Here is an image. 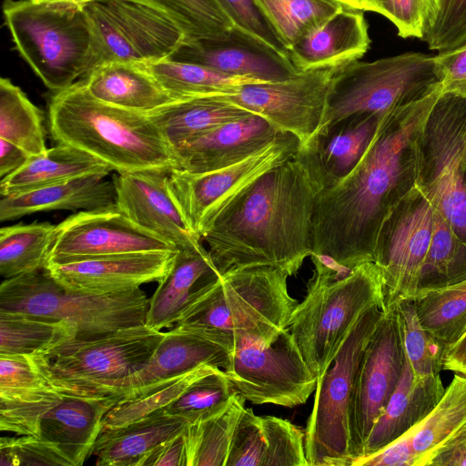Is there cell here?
<instances>
[{"mask_svg":"<svg viewBox=\"0 0 466 466\" xmlns=\"http://www.w3.org/2000/svg\"><path fill=\"white\" fill-rule=\"evenodd\" d=\"M188 423L160 412L122 428L100 432L92 451L98 466H139L159 444L184 432Z\"/></svg>","mask_w":466,"mask_h":466,"instance_id":"32","label":"cell"},{"mask_svg":"<svg viewBox=\"0 0 466 466\" xmlns=\"http://www.w3.org/2000/svg\"><path fill=\"white\" fill-rule=\"evenodd\" d=\"M340 67L299 71L284 80L247 84L233 93L216 96L264 117L304 147L322 126L331 84Z\"/></svg>","mask_w":466,"mask_h":466,"instance_id":"16","label":"cell"},{"mask_svg":"<svg viewBox=\"0 0 466 466\" xmlns=\"http://www.w3.org/2000/svg\"><path fill=\"white\" fill-rule=\"evenodd\" d=\"M219 276L203 245L177 249L172 267L149 299L146 324L157 330L174 327L203 289Z\"/></svg>","mask_w":466,"mask_h":466,"instance_id":"27","label":"cell"},{"mask_svg":"<svg viewBox=\"0 0 466 466\" xmlns=\"http://www.w3.org/2000/svg\"><path fill=\"white\" fill-rule=\"evenodd\" d=\"M148 304L140 288L113 294L83 293L65 288L46 269L5 279L0 286V310L69 321L78 337L146 324Z\"/></svg>","mask_w":466,"mask_h":466,"instance_id":"9","label":"cell"},{"mask_svg":"<svg viewBox=\"0 0 466 466\" xmlns=\"http://www.w3.org/2000/svg\"><path fill=\"white\" fill-rule=\"evenodd\" d=\"M52 138L97 157L117 173L177 167L173 151L146 114L104 103L82 80L48 102Z\"/></svg>","mask_w":466,"mask_h":466,"instance_id":"3","label":"cell"},{"mask_svg":"<svg viewBox=\"0 0 466 466\" xmlns=\"http://www.w3.org/2000/svg\"><path fill=\"white\" fill-rule=\"evenodd\" d=\"M254 1L287 50L344 8L333 0Z\"/></svg>","mask_w":466,"mask_h":466,"instance_id":"42","label":"cell"},{"mask_svg":"<svg viewBox=\"0 0 466 466\" xmlns=\"http://www.w3.org/2000/svg\"><path fill=\"white\" fill-rule=\"evenodd\" d=\"M234 27L289 57L288 50L280 43L254 0H218Z\"/></svg>","mask_w":466,"mask_h":466,"instance_id":"53","label":"cell"},{"mask_svg":"<svg viewBox=\"0 0 466 466\" xmlns=\"http://www.w3.org/2000/svg\"><path fill=\"white\" fill-rule=\"evenodd\" d=\"M464 279L466 243L435 209L431 241L419 275L417 292L452 285Z\"/></svg>","mask_w":466,"mask_h":466,"instance_id":"41","label":"cell"},{"mask_svg":"<svg viewBox=\"0 0 466 466\" xmlns=\"http://www.w3.org/2000/svg\"><path fill=\"white\" fill-rule=\"evenodd\" d=\"M423 41L440 52L466 43V0H438L437 9Z\"/></svg>","mask_w":466,"mask_h":466,"instance_id":"50","label":"cell"},{"mask_svg":"<svg viewBox=\"0 0 466 466\" xmlns=\"http://www.w3.org/2000/svg\"><path fill=\"white\" fill-rule=\"evenodd\" d=\"M119 400L61 395L40 416L35 437L53 443L72 466L92 455L105 414Z\"/></svg>","mask_w":466,"mask_h":466,"instance_id":"24","label":"cell"},{"mask_svg":"<svg viewBox=\"0 0 466 466\" xmlns=\"http://www.w3.org/2000/svg\"><path fill=\"white\" fill-rule=\"evenodd\" d=\"M444 390L440 374L417 378L405 358L400 379L368 437L362 456L376 452L420 423Z\"/></svg>","mask_w":466,"mask_h":466,"instance_id":"29","label":"cell"},{"mask_svg":"<svg viewBox=\"0 0 466 466\" xmlns=\"http://www.w3.org/2000/svg\"><path fill=\"white\" fill-rule=\"evenodd\" d=\"M218 367L203 365L185 375L117 401L104 416L101 431L116 430L163 412L198 378Z\"/></svg>","mask_w":466,"mask_h":466,"instance_id":"43","label":"cell"},{"mask_svg":"<svg viewBox=\"0 0 466 466\" xmlns=\"http://www.w3.org/2000/svg\"><path fill=\"white\" fill-rule=\"evenodd\" d=\"M82 81L96 99L146 115L177 101L139 63L106 62Z\"/></svg>","mask_w":466,"mask_h":466,"instance_id":"30","label":"cell"},{"mask_svg":"<svg viewBox=\"0 0 466 466\" xmlns=\"http://www.w3.org/2000/svg\"><path fill=\"white\" fill-rule=\"evenodd\" d=\"M441 365V370L466 376V331L455 343L443 350Z\"/></svg>","mask_w":466,"mask_h":466,"instance_id":"58","label":"cell"},{"mask_svg":"<svg viewBox=\"0 0 466 466\" xmlns=\"http://www.w3.org/2000/svg\"><path fill=\"white\" fill-rule=\"evenodd\" d=\"M299 140L281 133L245 159L226 167L193 173L169 171L172 192L191 228L201 238L216 220L262 175L297 155Z\"/></svg>","mask_w":466,"mask_h":466,"instance_id":"13","label":"cell"},{"mask_svg":"<svg viewBox=\"0 0 466 466\" xmlns=\"http://www.w3.org/2000/svg\"><path fill=\"white\" fill-rule=\"evenodd\" d=\"M422 327L444 350L466 331V279L418 291L413 298Z\"/></svg>","mask_w":466,"mask_h":466,"instance_id":"37","label":"cell"},{"mask_svg":"<svg viewBox=\"0 0 466 466\" xmlns=\"http://www.w3.org/2000/svg\"><path fill=\"white\" fill-rule=\"evenodd\" d=\"M235 394L225 371L216 368L195 380L163 412L188 424L202 421L223 411Z\"/></svg>","mask_w":466,"mask_h":466,"instance_id":"45","label":"cell"},{"mask_svg":"<svg viewBox=\"0 0 466 466\" xmlns=\"http://www.w3.org/2000/svg\"><path fill=\"white\" fill-rule=\"evenodd\" d=\"M404 363L400 318L394 307L386 309L356 372L350 404L351 461L363 455L368 437L400 379Z\"/></svg>","mask_w":466,"mask_h":466,"instance_id":"17","label":"cell"},{"mask_svg":"<svg viewBox=\"0 0 466 466\" xmlns=\"http://www.w3.org/2000/svg\"><path fill=\"white\" fill-rule=\"evenodd\" d=\"M165 332L147 324L90 337L75 336L29 358L61 395L122 400L130 378L149 360Z\"/></svg>","mask_w":466,"mask_h":466,"instance_id":"6","label":"cell"},{"mask_svg":"<svg viewBox=\"0 0 466 466\" xmlns=\"http://www.w3.org/2000/svg\"><path fill=\"white\" fill-rule=\"evenodd\" d=\"M176 250L177 248L173 244L137 226L115 207L79 211L58 224L48 263L128 253Z\"/></svg>","mask_w":466,"mask_h":466,"instance_id":"18","label":"cell"},{"mask_svg":"<svg viewBox=\"0 0 466 466\" xmlns=\"http://www.w3.org/2000/svg\"><path fill=\"white\" fill-rule=\"evenodd\" d=\"M105 177L87 176L21 194L0 196V221H11L37 212L115 208V185L113 180Z\"/></svg>","mask_w":466,"mask_h":466,"instance_id":"28","label":"cell"},{"mask_svg":"<svg viewBox=\"0 0 466 466\" xmlns=\"http://www.w3.org/2000/svg\"><path fill=\"white\" fill-rule=\"evenodd\" d=\"M57 225L33 222L0 229V274L4 279L43 270L56 242Z\"/></svg>","mask_w":466,"mask_h":466,"instance_id":"36","label":"cell"},{"mask_svg":"<svg viewBox=\"0 0 466 466\" xmlns=\"http://www.w3.org/2000/svg\"><path fill=\"white\" fill-rule=\"evenodd\" d=\"M441 82L434 56L424 53L406 52L372 62L356 60L336 73L320 129L358 114L383 117L424 98Z\"/></svg>","mask_w":466,"mask_h":466,"instance_id":"8","label":"cell"},{"mask_svg":"<svg viewBox=\"0 0 466 466\" xmlns=\"http://www.w3.org/2000/svg\"><path fill=\"white\" fill-rule=\"evenodd\" d=\"M430 466H466V431L436 456Z\"/></svg>","mask_w":466,"mask_h":466,"instance_id":"59","label":"cell"},{"mask_svg":"<svg viewBox=\"0 0 466 466\" xmlns=\"http://www.w3.org/2000/svg\"><path fill=\"white\" fill-rule=\"evenodd\" d=\"M170 58L261 83L284 80L299 72L288 56L235 27L219 37L187 42Z\"/></svg>","mask_w":466,"mask_h":466,"instance_id":"21","label":"cell"},{"mask_svg":"<svg viewBox=\"0 0 466 466\" xmlns=\"http://www.w3.org/2000/svg\"><path fill=\"white\" fill-rule=\"evenodd\" d=\"M265 441L264 466H309L302 431L288 420L260 417Z\"/></svg>","mask_w":466,"mask_h":466,"instance_id":"47","label":"cell"},{"mask_svg":"<svg viewBox=\"0 0 466 466\" xmlns=\"http://www.w3.org/2000/svg\"><path fill=\"white\" fill-rule=\"evenodd\" d=\"M466 431V376L454 374L429 415L413 431L415 466H430L433 459Z\"/></svg>","mask_w":466,"mask_h":466,"instance_id":"34","label":"cell"},{"mask_svg":"<svg viewBox=\"0 0 466 466\" xmlns=\"http://www.w3.org/2000/svg\"><path fill=\"white\" fill-rule=\"evenodd\" d=\"M281 133L264 117L251 114L219 125L176 148L177 167L193 173L220 169L265 147Z\"/></svg>","mask_w":466,"mask_h":466,"instance_id":"22","label":"cell"},{"mask_svg":"<svg viewBox=\"0 0 466 466\" xmlns=\"http://www.w3.org/2000/svg\"><path fill=\"white\" fill-rule=\"evenodd\" d=\"M438 0H366L363 11L389 19L402 38L423 40L437 9Z\"/></svg>","mask_w":466,"mask_h":466,"instance_id":"48","label":"cell"},{"mask_svg":"<svg viewBox=\"0 0 466 466\" xmlns=\"http://www.w3.org/2000/svg\"><path fill=\"white\" fill-rule=\"evenodd\" d=\"M0 178L15 173L25 166L32 157L18 146L0 139Z\"/></svg>","mask_w":466,"mask_h":466,"instance_id":"57","label":"cell"},{"mask_svg":"<svg viewBox=\"0 0 466 466\" xmlns=\"http://www.w3.org/2000/svg\"><path fill=\"white\" fill-rule=\"evenodd\" d=\"M139 466H187L185 431L157 446Z\"/></svg>","mask_w":466,"mask_h":466,"instance_id":"56","label":"cell"},{"mask_svg":"<svg viewBox=\"0 0 466 466\" xmlns=\"http://www.w3.org/2000/svg\"><path fill=\"white\" fill-rule=\"evenodd\" d=\"M152 7L177 25L187 42L224 35L233 24L218 0H129Z\"/></svg>","mask_w":466,"mask_h":466,"instance_id":"44","label":"cell"},{"mask_svg":"<svg viewBox=\"0 0 466 466\" xmlns=\"http://www.w3.org/2000/svg\"><path fill=\"white\" fill-rule=\"evenodd\" d=\"M245 401L236 393L219 414L187 425V466H226L236 427L246 409Z\"/></svg>","mask_w":466,"mask_h":466,"instance_id":"40","label":"cell"},{"mask_svg":"<svg viewBox=\"0 0 466 466\" xmlns=\"http://www.w3.org/2000/svg\"><path fill=\"white\" fill-rule=\"evenodd\" d=\"M139 64L176 100L230 94L243 85L261 83L173 58Z\"/></svg>","mask_w":466,"mask_h":466,"instance_id":"35","label":"cell"},{"mask_svg":"<svg viewBox=\"0 0 466 466\" xmlns=\"http://www.w3.org/2000/svg\"><path fill=\"white\" fill-rule=\"evenodd\" d=\"M37 4H66L84 7L95 0H31Z\"/></svg>","mask_w":466,"mask_h":466,"instance_id":"60","label":"cell"},{"mask_svg":"<svg viewBox=\"0 0 466 466\" xmlns=\"http://www.w3.org/2000/svg\"><path fill=\"white\" fill-rule=\"evenodd\" d=\"M234 348L204 334L173 327L165 332L147 363L129 380L127 394H137L203 365L228 370ZM124 397V398H125Z\"/></svg>","mask_w":466,"mask_h":466,"instance_id":"23","label":"cell"},{"mask_svg":"<svg viewBox=\"0 0 466 466\" xmlns=\"http://www.w3.org/2000/svg\"><path fill=\"white\" fill-rule=\"evenodd\" d=\"M414 428L376 452L354 459L350 466H415Z\"/></svg>","mask_w":466,"mask_h":466,"instance_id":"54","label":"cell"},{"mask_svg":"<svg viewBox=\"0 0 466 466\" xmlns=\"http://www.w3.org/2000/svg\"><path fill=\"white\" fill-rule=\"evenodd\" d=\"M358 1L361 4L362 11H363L364 5H365L366 0H358ZM363 12H364V11H363Z\"/></svg>","mask_w":466,"mask_h":466,"instance_id":"62","label":"cell"},{"mask_svg":"<svg viewBox=\"0 0 466 466\" xmlns=\"http://www.w3.org/2000/svg\"><path fill=\"white\" fill-rule=\"evenodd\" d=\"M333 1L338 2L346 9L362 11L361 4L358 0H333Z\"/></svg>","mask_w":466,"mask_h":466,"instance_id":"61","label":"cell"},{"mask_svg":"<svg viewBox=\"0 0 466 466\" xmlns=\"http://www.w3.org/2000/svg\"><path fill=\"white\" fill-rule=\"evenodd\" d=\"M176 251H148L48 263L46 272L65 288L89 294H113L158 282L173 265Z\"/></svg>","mask_w":466,"mask_h":466,"instance_id":"20","label":"cell"},{"mask_svg":"<svg viewBox=\"0 0 466 466\" xmlns=\"http://www.w3.org/2000/svg\"><path fill=\"white\" fill-rule=\"evenodd\" d=\"M370 45L360 10L342 8L288 50L298 71L340 67L359 60Z\"/></svg>","mask_w":466,"mask_h":466,"instance_id":"26","label":"cell"},{"mask_svg":"<svg viewBox=\"0 0 466 466\" xmlns=\"http://www.w3.org/2000/svg\"><path fill=\"white\" fill-rule=\"evenodd\" d=\"M320 189L300 148L262 175L202 238L219 275L261 266L296 274L313 252L314 206Z\"/></svg>","mask_w":466,"mask_h":466,"instance_id":"2","label":"cell"},{"mask_svg":"<svg viewBox=\"0 0 466 466\" xmlns=\"http://www.w3.org/2000/svg\"><path fill=\"white\" fill-rule=\"evenodd\" d=\"M310 258L313 274L287 329L319 380L360 316L385 305L382 275L373 261L349 268L323 255L312 253Z\"/></svg>","mask_w":466,"mask_h":466,"instance_id":"4","label":"cell"},{"mask_svg":"<svg viewBox=\"0 0 466 466\" xmlns=\"http://www.w3.org/2000/svg\"><path fill=\"white\" fill-rule=\"evenodd\" d=\"M83 8L92 38L89 73L106 62L170 58L187 42L171 19L135 1L95 0Z\"/></svg>","mask_w":466,"mask_h":466,"instance_id":"12","label":"cell"},{"mask_svg":"<svg viewBox=\"0 0 466 466\" xmlns=\"http://www.w3.org/2000/svg\"><path fill=\"white\" fill-rule=\"evenodd\" d=\"M289 277L273 267L233 268L210 282L174 326L229 343L246 338L273 342L299 304Z\"/></svg>","mask_w":466,"mask_h":466,"instance_id":"5","label":"cell"},{"mask_svg":"<svg viewBox=\"0 0 466 466\" xmlns=\"http://www.w3.org/2000/svg\"><path fill=\"white\" fill-rule=\"evenodd\" d=\"M52 390L28 355L0 354V400L37 398Z\"/></svg>","mask_w":466,"mask_h":466,"instance_id":"49","label":"cell"},{"mask_svg":"<svg viewBox=\"0 0 466 466\" xmlns=\"http://www.w3.org/2000/svg\"><path fill=\"white\" fill-rule=\"evenodd\" d=\"M3 12L16 50L47 88L63 90L89 74L92 38L83 7L5 0Z\"/></svg>","mask_w":466,"mask_h":466,"instance_id":"7","label":"cell"},{"mask_svg":"<svg viewBox=\"0 0 466 466\" xmlns=\"http://www.w3.org/2000/svg\"><path fill=\"white\" fill-rule=\"evenodd\" d=\"M113 169L106 163L74 146L57 143L45 153L32 156L15 173L1 179L0 196H11L72 179L102 175Z\"/></svg>","mask_w":466,"mask_h":466,"instance_id":"31","label":"cell"},{"mask_svg":"<svg viewBox=\"0 0 466 466\" xmlns=\"http://www.w3.org/2000/svg\"><path fill=\"white\" fill-rule=\"evenodd\" d=\"M77 334L66 320L0 310V354L34 355Z\"/></svg>","mask_w":466,"mask_h":466,"instance_id":"38","label":"cell"},{"mask_svg":"<svg viewBox=\"0 0 466 466\" xmlns=\"http://www.w3.org/2000/svg\"><path fill=\"white\" fill-rule=\"evenodd\" d=\"M264 455L260 416L245 409L236 427L226 466H264Z\"/></svg>","mask_w":466,"mask_h":466,"instance_id":"52","label":"cell"},{"mask_svg":"<svg viewBox=\"0 0 466 466\" xmlns=\"http://www.w3.org/2000/svg\"><path fill=\"white\" fill-rule=\"evenodd\" d=\"M224 371L234 391L253 404L300 405L318 382L287 329L270 344L236 339L231 365Z\"/></svg>","mask_w":466,"mask_h":466,"instance_id":"14","label":"cell"},{"mask_svg":"<svg viewBox=\"0 0 466 466\" xmlns=\"http://www.w3.org/2000/svg\"><path fill=\"white\" fill-rule=\"evenodd\" d=\"M416 187L466 243V98L441 91L420 139Z\"/></svg>","mask_w":466,"mask_h":466,"instance_id":"11","label":"cell"},{"mask_svg":"<svg viewBox=\"0 0 466 466\" xmlns=\"http://www.w3.org/2000/svg\"><path fill=\"white\" fill-rule=\"evenodd\" d=\"M251 114L214 95L177 100L147 116L174 151L219 125Z\"/></svg>","mask_w":466,"mask_h":466,"instance_id":"33","label":"cell"},{"mask_svg":"<svg viewBox=\"0 0 466 466\" xmlns=\"http://www.w3.org/2000/svg\"><path fill=\"white\" fill-rule=\"evenodd\" d=\"M169 171L116 172L112 179L116 208L137 226L177 249L199 247L202 238L187 223L172 192Z\"/></svg>","mask_w":466,"mask_h":466,"instance_id":"19","label":"cell"},{"mask_svg":"<svg viewBox=\"0 0 466 466\" xmlns=\"http://www.w3.org/2000/svg\"><path fill=\"white\" fill-rule=\"evenodd\" d=\"M374 306L353 326L335 359L318 380L304 446L309 466H350V404L363 352L385 315Z\"/></svg>","mask_w":466,"mask_h":466,"instance_id":"10","label":"cell"},{"mask_svg":"<svg viewBox=\"0 0 466 466\" xmlns=\"http://www.w3.org/2000/svg\"><path fill=\"white\" fill-rule=\"evenodd\" d=\"M398 309L405 358L417 378L439 375L443 350L422 327L413 299L400 301Z\"/></svg>","mask_w":466,"mask_h":466,"instance_id":"46","label":"cell"},{"mask_svg":"<svg viewBox=\"0 0 466 466\" xmlns=\"http://www.w3.org/2000/svg\"><path fill=\"white\" fill-rule=\"evenodd\" d=\"M442 76V91L466 98V43L434 56Z\"/></svg>","mask_w":466,"mask_h":466,"instance_id":"55","label":"cell"},{"mask_svg":"<svg viewBox=\"0 0 466 466\" xmlns=\"http://www.w3.org/2000/svg\"><path fill=\"white\" fill-rule=\"evenodd\" d=\"M381 118L373 114L353 115L321 128L300 147L321 189L341 180L358 165Z\"/></svg>","mask_w":466,"mask_h":466,"instance_id":"25","label":"cell"},{"mask_svg":"<svg viewBox=\"0 0 466 466\" xmlns=\"http://www.w3.org/2000/svg\"><path fill=\"white\" fill-rule=\"evenodd\" d=\"M441 91L384 116L358 165L318 193L312 253L349 268L374 260L385 218L416 186L420 136Z\"/></svg>","mask_w":466,"mask_h":466,"instance_id":"1","label":"cell"},{"mask_svg":"<svg viewBox=\"0 0 466 466\" xmlns=\"http://www.w3.org/2000/svg\"><path fill=\"white\" fill-rule=\"evenodd\" d=\"M434 213L431 203L415 186L385 218L373 260L382 275L385 309L413 299L431 241Z\"/></svg>","mask_w":466,"mask_h":466,"instance_id":"15","label":"cell"},{"mask_svg":"<svg viewBox=\"0 0 466 466\" xmlns=\"http://www.w3.org/2000/svg\"><path fill=\"white\" fill-rule=\"evenodd\" d=\"M43 111L10 79H0V139L11 142L30 156L45 153Z\"/></svg>","mask_w":466,"mask_h":466,"instance_id":"39","label":"cell"},{"mask_svg":"<svg viewBox=\"0 0 466 466\" xmlns=\"http://www.w3.org/2000/svg\"><path fill=\"white\" fill-rule=\"evenodd\" d=\"M72 466L58 448L37 437L0 439V466Z\"/></svg>","mask_w":466,"mask_h":466,"instance_id":"51","label":"cell"}]
</instances>
